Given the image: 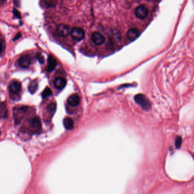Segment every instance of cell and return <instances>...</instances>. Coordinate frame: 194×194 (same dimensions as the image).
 Segmentation results:
<instances>
[{
	"label": "cell",
	"instance_id": "cell-1",
	"mask_svg": "<svg viewBox=\"0 0 194 194\" xmlns=\"http://www.w3.org/2000/svg\"><path fill=\"white\" fill-rule=\"evenodd\" d=\"M134 100L145 110H148L151 107V104L149 100L144 94H137L134 97Z\"/></svg>",
	"mask_w": 194,
	"mask_h": 194
},
{
	"label": "cell",
	"instance_id": "cell-2",
	"mask_svg": "<svg viewBox=\"0 0 194 194\" xmlns=\"http://www.w3.org/2000/svg\"><path fill=\"white\" fill-rule=\"evenodd\" d=\"M71 35L73 39L77 41H80L84 38L85 32L81 28H74L71 31Z\"/></svg>",
	"mask_w": 194,
	"mask_h": 194
},
{
	"label": "cell",
	"instance_id": "cell-3",
	"mask_svg": "<svg viewBox=\"0 0 194 194\" xmlns=\"http://www.w3.org/2000/svg\"><path fill=\"white\" fill-rule=\"evenodd\" d=\"M70 27L65 24H61L58 25L56 28V33L58 36L60 37H66L70 33Z\"/></svg>",
	"mask_w": 194,
	"mask_h": 194
},
{
	"label": "cell",
	"instance_id": "cell-4",
	"mask_svg": "<svg viewBox=\"0 0 194 194\" xmlns=\"http://www.w3.org/2000/svg\"><path fill=\"white\" fill-rule=\"evenodd\" d=\"M135 14L139 19H143L148 15V9L145 5L139 6L135 10Z\"/></svg>",
	"mask_w": 194,
	"mask_h": 194
},
{
	"label": "cell",
	"instance_id": "cell-5",
	"mask_svg": "<svg viewBox=\"0 0 194 194\" xmlns=\"http://www.w3.org/2000/svg\"><path fill=\"white\" fill-rule=\"evenodd\" d=\"M91 40L94 44L100 46V45H101L104 43V42H105L106 38L103 36V35H102L100 33H97V32H95L94 33L92 34Z\"/></svg>",
	"mask_w": 194,
	"mask_h": 194
},
{
	"label": "cell",
	"instance_id": "cell-6",
	"mask_svg": "<svg viewBox=\"0 0 194 194\" xmlns=\"http://www.w3.org/2000/svg\"><path fill=\"white\" fill-rule=\"evenodd\" d=\"M21 84L17 81H13L9 85V92L11 94L19 92L21 89Z\"/></svg>",
	"mask_w": 194,
	"mask_h": 194
},
{
	"label": "cell",
	"instance_id": "cell-7",
	"mask_svg": "<svg viewBox=\"0 0 194 194\" xmlns=\"http://www.w3.org/2000/svg\"><path fill=\"white\" fill-rule=\"evenodd\" d=\"M31 64V59L28 55H23L19 59V65L21 68H26L30 66Z\"/></svg>",
	"mask_w": 194,
	"mask_h": 194
},
{
	"label": "cell",
	"instance_id": "cell-8",
	"mask_svg": "<svg viewBox=\"0 0 194 194\" xmlns=\"http://www.w3.org/2000/svg\"><path fill=\"white\" fill-rule=\"evenodd\" d=\"M57 65V61L55 57L52 55H50L47 60V71L48 72H52Z\"/></svg>",
	"mask_w": 194,
	"mask_h": 194
},
{
	"label": "cell",
	"instance_id": "cell-9",
	"mask_svg": "<svg viewBox=\"0 0 194 194\" xmlns=\"http://www.w3.org/2000/svg\"><path fill=\"white\" fill-rule=\"evenodd\" d=\"M140 33L139 30L135 28H132L129 29L127 33V36L129 40L132 41L138 38Z\"/></svg>",
	"mask_w": 194,
	"mask_h": 194
},
{
	"label": "cell",
	"instance_id": "cell-10",
	"mask_svg": "<svg viewBox=\"0 0 194 194\" xmlns=\"http://www.w3.org/2000/svg\"><path fill=\"white\" fill-rule=\"evenodd\" d=\"M67 81L66 79L62 77L56 78L54 81V85L56 88L59 89L64 88L66 85Z\"/></svg>",
	"mask_w": 194,
	"mask_h": 194
},
{
	"label": "cell",
	"instance_id": "cell-11",
	"mask_svg": "<svg viewBox=\"0 0 194 194\" xmlns=\"http://www.w3.org/2000/svg\"><path fill=\"white\" fill-rule=\"evenodd\" d=\"M67 102L70 106H76L80 103V97L77 94H72L68 97Z\"/></svg>",
	"mask_w": 194,
	"mask_h": 194
},
{
	"label": "cell",
	"instance_id": "cell-12",
	"mask_svg": "<svg viewBox=\"0 0 194 194\" xmlns=\"http://www.w3.org/2000/svg\"><path fill=\"white\" fill-rule=\"evenodd\" d=\"M30 126L34 129H39L41 128V121L38 117H35L30 121Z\"/></svg>",
	"mask_w": 194,
	"mask_h": 194
},
{
	"label": "cell",
	"instance_id": "cell-13",
	"mask_svg": "<svg viewBox=\"0 0 194 194\" xmlns=\"http://www.w3.org/2000/svg\"><path fill=\"white\" fill-rule=\"evenodd\" d=\"M64 127L68 130H72L74 127V123L71 118H66L63 121Z\"/></svg>",
	"mask_w": 194,
	"mask_h": 194
},
{
	"label": "cell",
	"instance_id": "cell-14",
	"mask_svg": "<svg viewBox=\"0 0 194 194\" xmlns=\"http://www.w3.org/2000/svg\"><path fill=\"white\" fill-rule=\"evenodd\" d=\"M38 88V82L36 80H33V82H31L30 85H28V89L29 91V92L31 94H34V93H35V92L37 91Z\"/></svg>",
	"mask_w": 194,
	"mask_h": 194
},
{
	"label": "cell",
	"instance_id": "cell-15",
	"mask_svg": "<svg viewBox=\"0 0 194 194\" xmlns=\"http://www.w3.org/2000/svg\"><path fill=\"white\" fill-rule=\"evenodd\" d=\"M51 94H52V91L50 89V88L46 87V88L44 89V90L42 93V97H43V99H45V98L49 97Z\"/></svg>",
	"mask_w": 194,
	"mask_h": 194
},
{
	"label": "cell",
	"instance_id": "cell-16",
	"mask_svg": "<svg viewBox=\"0 0 194 194\" xmlns=\"http://www.w3.org/2000/svg\"><path fill=\"white\" fill-rule=\"evenodd\" d=\"M47 109H48V111L50 113H52V115L54 113L56 109V105L55 103H51L50 104L48 107H47Z\"/></svg>",
	"mask_w": 194,
	"mask_h": 194
},
{
	"label": "cell",
	"instance_id": "cell-17",
	"mask_svg": "<svg viewBox=\"0 0 194 194\" xmlns=\"http://www.w3.org/2000/svg\"><path fill=\"white\" fill-rule=\"evenodd\" d=\"M36 58L37 59V60L38 61L39 63L42 64H44V58L43 56L42 55V54L40 53H38L36 56Z\"/></svg>",
	"mask_w": 194,
	"mask_h": 194
},
{
	"label": "cell",
	"instance_id": "cell-18",
	"mask_svg": "<svg viewBox=\"0 0 194 194\" xmlns=\"http://www.w3.org/2000/svg\"><path fill=\"white\" fill-rule=\"evenodd\" d=\"M181 144H182V138L178 136L175 139V146L178 149H179L181 147Z\"/></svg>",
	"mask_w": 194,
	"mask_h": 194
},
{
	"label": "cell",
	"instance_id": "cell-19",
	"mask_svg": "<svg viewBox=\"0 0 194 194\" xmlns=\"http://www.w3.org/2000/svg\"><path fill=\"white\" fill-rule=\"evenodd\" d=\"M13 14H14V16L16 17H17L18 18H21V13L19 11H18L16 9L14 8L13 9Z\"/></svg>",
	"mask_w": 194,
	"mask_h": 194
},
{
	"label": "cell",
	"instance_id": "cell-20",
	"mask_svg": "<svg viewBox=\"0 0 194 194\" xmlns=\"http://www.w3.org/2000/svg\"><path fill=\"white\" fill-rule=\"evenodd\" d=\"M21 37H22V34H21V33H18L17 34V35L15 36V37L14 38L13 41H16V40H17L18 39L21 38Z\"/></svg>",
	"mask_w": 194,
	"mask_h": 194
},
{
	"label": "cell",
	"instance_id": "cell-21",
	"mask_svg": "<svg viewBox=\"0 0 194 194\" xmlns=\"http://www.w3.org/2000/svg\"><path fill=\"white\" fill-rule=\"evenodd\" d=\"M2 49H3V45H2V42L0 40V52L2 51Z\"/></svg>",
	"mask_w": 194,
	"mask_h": 194
},
{
	"label": "cell",
	"instance_id": "cell-22",
	"mask_svg": "<svg viewBox=\"0 0 194 194\" xmlns=\"http://www.w3.org/2000/svg\"><path fill=\"white\" fill-rule=\"evenodd\" d=\"M6 1V0H0V5H3Z\"/></svg>",
	"mask_w": 194,
	"mask_h": 194
}]
</instances>
